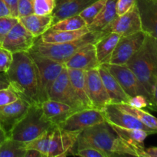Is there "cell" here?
I'll use <instances>...</instances> for the list:
<instances>
[{
	"instance_id": "44dd1931",
	"label": "cell",
	"mask_w": 157,
	"mask_h": 157,
	"mask_svg": "<svg viewBox=\"0 0 157 157\" xmlns=\"http://www.w3.org/2000/svg\"><path fill=\"white\" fill-rule=\"evenodd\" d=\"M95 1L97 0H56V6L52 14V24L66 17L79 15Z\"/></svg>"
},
{
	"instance_id": "9c48e42d",
	"label": "cell",
	"mask_w": 157,
	"mask_h": 157,
	"mask_svg": "<svg viewBox=\"0 0 157 157\" xmlns=\"http://www.w3.org/2000/svg\"><path fill=\"white\" fill-rule=\"evenodd\" d=\"M81 131H68L55 125L52 130L48 157H64L75 155L78 135Z\"/></svg>"
},
{
	"instance_id": "60d3db41",
	"label": "cell",
	"mask_w": 157,
	"mask_h": 157,
	"mask_svg": "<svg viewBox=\"0 0 157 157\" xmlns=\"http://www.w3.org/2000/svg\"><path fill=\"white\" fill-rule=\"evenodd\" d=\"M10 11L11 15L15 18H18V12H17V4L18 0H2Z\"/></svg>"
},
{
	"instance_id": "ffe728a7",
	"label": "cell",
	"mask_w": 157,
	"mask_h": 157,
	"mask_svg": "<svg viewBox=\"0 0 157 157\" xmlns=\"http://www.w3.org/2000/svg\"><path fill=\"white\" fill-rule=\"evenodd\" d=\"M98 68L106 90L110 98L111 104H127L130 97L124 91L116 78L104 66L99 65Z\"/></svg>"
},
{
	"instance_id": "603a6c76",
	"label": "cell",
	"mask_w": 157,
	"mask_h": 157,
	"mask_svg": "<svg viewBox=\"0 0 157 157\" xmlns=\"http://www.w3.org/2000/svg\"><path fill=\"white\" fill-rule=\"evenodd\" d=\"M121 35L115 32H103V35L94 42L97 58L99 64H107L119 41Z\"/></svg>"
},
{
	"instance_id": "7c38bea8",
	"label": "cell",
	"mask_w": 157,
	"mask_h": 157,
	"mask_svg": "<svg viewBox=\"0 0 157 157\" xmlns=\"http://www.w3.org/2000/svg\"><path fill=\"white\" fill-rule=\"evenodd\" d=\"M98 67L85 71V82L87 95L94 108L102 110L111 104Z\"/></svg>"
},
{
	"instance_id": "484cf974",
	"label": "cell",
	"mask_w": 157,
	"mask_h": 157,
	"mask_svg": "<svg viewBox=\"0 0 157 157\" xmlns=\"http://www.w3.org/2000/svg\"><path fill=\"white\" fill-rule=\"evenodd\" d=\"M87 27L74 31H54L48 30L38 38L44 43H61L75 41L90 32Z\"/></svg>"
},
{
	"instance_id": "e0dca14e",
	"label": "cell",
	"mask_w": 157,
	"mask_h": 157,
	"mask_svg": "<svg viewBox=\"0 0 157 157\" xmlns=\"http://www.w3.org/2000/svg\"><path fill=\"white\" fill-rule=\"evenodd\" d=\"M94 43H90L75 54L65 64L67 68L87 71L95 68L100 65L98 61Z\"/></svg>"
},
{
	"instance_id": "d6986e66",
	"label": "cell",
	"mask_w": 157,
	"mask_h": 157,
	"mask_svg": "<svg viewBox=\"0 0 157 157\" xmlns=\"http://www.w3.org/2000/svg\"><path fill=\"white\" fill-rule=\"evenodd\" d=\"M112 128L115 130L117 133L124 140L127 144L133 147L137 153L139 157H145L144 155V141L148 136L154 134L153 133L140 129H130L117 127V126L110 124Z\"/></svg>"
},
{
	"instance_id": "2e32d148",
	"label": "cell",
	"mask_w": 157,
	"mask_h": 157,
	"mask_svg": "<svg viewBox=\"0 0 157 157\" xmlns=\"http://www.w3.org/2000/svg\"><path fill=\"white\" fill-rule=\"evenodd\" d=\"M30 105L29 102L19 98L11 104L0 106V123L8 136L14 126L25 114Z\"/></svg>"
},
{
	"instance_id": "7dc6e473",
	"label": "cell",
	"mask_w": 157,
	"mask_h": 157,
	"mask_svg": "<svg viewBox=\"0 0 157 157\" xmlns=\"http://www.w3.org/2000/svg\"><path fill=\"white\" fill-rule=\"evenodd\" d=\"M151 1H153V2H154L157 3V0H151Z\"/></svg>"
},
{
	"instance_id": "8992f818",
	"label": "cell",
	"mask_w": 157,
	"mask_h": 157,
	"mask_svg": "<svg viewBox=\"0 0 157 157\" xmlns=\"http://www.w3.org/2000/svg\"><path fill=\"white\" fill-rule=\"evenodd\" d=\"M37 68L38 100L41 104L48 99L50 87L64 67V64L39 55L33 51L29 52Z\"/></svg>"
},
{
	"instance_id": "e575fe53",
	"label": "cell",
	"mask_w": 157,
	"mask_h": 157,
	"mask_svg": "<svg viewBox=\"0 0 157 157\" xmlns=\"http://www.w3.org/2000/svg\"><path fill=\"white\" fill-rule=\"evenodd\" d=\"M13 54L0 46V73H6L12 64Z\"/></svg>"
},
{
	"instance_id": "f546056e",
	"label": "cell",
	"mask_w": 157,
	"mask_h": 157,
	"mask_svg": "<svg viewBox=\"0 0 157 157\" xmlns=\"http://www.w3.org/2000/svg\"><path fill=\"white\" fill-rule=\"evenodd\" d=\"M87 27L84 20L79 15L66 17L52 25L50 30L54 31H74Z\"/></svg>"
},
{
	"instance_id": "f35d334b",
	"label": "cell",
	"mask_w": 157,
	"mask_h": 157,
	"mask_svg": "<svg viewBox=\"0 0 157 157\" xmlns=\"http://www.w3.org/2000/svg\"><path fill=\"white\" fill-rule=\"evenodd\" d=\"M136 4V0H117V15H124L131 10Z\"/></svg>"
},
{
	"instance_id": "5bb4252c",
	"label": "cell",
	"mask_w": 157,
	"mask_h": 157,
	"mask_svg": "<svg viewBox=\"0 0 157 157\" xmlns=\"http://www.w3.org/2000/svg\"><path fill=\"white\" fill-rule=\"evenodd\" d=\"M140 31H142V24L139 10L136 4L128 12L115 18L101 32H115L121 36H125Z\"/></svg>"
},
{
	"instance_id": "83f0119b",
	"label": "cell",
	"mask_w": 157,
	"mask_h": 157,
	"mask_svg": "<svg viewBox=\"0 0 157 157\" xmlns=\"http://www.w3.org/2000/svg\"><path fill=\"white\" fill-rule=\"evenodd\" d=\"M116 106L117 108L121 109L123 111H125L128 113L129 114L132 115L133 117L137 119L143 124H145L149 128L152 129L153 130H157V120L153 115L150 113L149 112L145 111L143 109L136 108V107H132L126 103L122 104H113Z\"/></svg>"
},
{
	"instance_id": "3957f363",
	"label": "cell",
	"mask_w": 157,
	"mask_h": 157,
	"mask_svg": "<svg viewBox=\"0 0 157 157\" xmlns=\"http://www.w3.org/2000/svg\"><path fill=\"white\" fill-rule=\"evenodd\" d=\"M6 74L9 87L19 98L30 104H40L37 68L29 52L14 53L12 64Z\"/></svg>"
},
{
	"instance_id": "7402d4cb",
	"label": "cell",
	"mask_w": 157,
	"mask_h": 157,
	"mask_svg": "<svg viewBox=\"0 0 157 157\" xmlns=\"http://www.w3.org/2000/svg\"><path fill=\"white\" fill-rule=\"evenodd\" d=\"M43 113L48 121L55 125H58L76 110L62 102L47 99L40 104Z\"/></svg>"
},
{
	"instance_id": "b9f144b4",
	"label": "cell",
	"mask_w": 157,
	"mask_h": 157,
	"mask_svg": "<svg viewBox=\"0 0 157 157\" xmlns=\"http://www.w3.org/2000/svg\"><path fill=\"white\" fill-rule=\"evenodd\" d=\"M5 16H12V15L6 3L2 0H0V17Z\"/></svg>"
},
{
	"instance_id": "8d00e7d4",
	"label": "cell",
	"mask_w": 157,
	"mask_h": 157,
	"mask_svg": "<svg viewBox=\"0 0 157 157\" xmlns=\"http://www.w3.org/2000/svg\"><path fill=\"white\" fill-rule=\"evenodd\" d=\"M75 156L81 157H108L107 153L94 147H84L76 150Z\"/></svg>"
},
{
	"instance_id": "4316f807",
	"label": "cell",
	"mask_w": 157,
	"mask_h": 157,
	"mask_svg": "<svg viewBox=\"0 0 157 157\" xmlns=\"http://www.w3.org/2000/svg\"><path fill=\"white\" fill-rule=\"evenodd\" d=\"M117 0H107L105 5L99 15L95 18L90 25L87 26L90 32H101L104 30L115 18L117 15Z\"/></svg>"
},
{
	"instance_id": "7bdbcfd3",
	"label": "cell",
	"mask_w": 157,
	"mask_h": 157,
	"mask_svg": "<svg viewBox=\"0 0 157 157\" xmlns=\"http://www.w3.org/2000/svg\"><path fill=\"white\" fill-rule=\"evenodd\" d=\"M24 157H45L41 152L34 149H27Z\"/></svg>"
},
{
	"instance_id": "74e56055",
	"label": "cell",
	"mask_w": 157,
	"mask_h": 157,
	"mask_svg": "<svg viewBox=\"0 0 157 157\" xmlns=\"http://www.w3.org/2000/svg\"><path fill=\"white\" fill-rule=\"evenodd\" d=\"M17 12H18V18H22L33 13L32 0H18Z\"/></svg>"
},
{
	"instance_id": "836d02e7",
	"label": "cell",
	"mask_w": 157,
	"mask_h": 157,
	"mask_svg": "<svg viewBox=\"0 0 157 157\" xmlns=\"http://www.w3.org/2000/svg\"><path fill=\"white\" fill-rule=\"evenodd\" d=\"M18 21V18L13 16L0 17V45L6 35Z\"/></svg>"
},
{
	"instance_id": "ba28073f",
	"label": "cell",
	"mask_w": 157,
	"mask_h": 157,
	"mask_svg": "<svg viewBox=\"0 0 157 157\" xmlns=\"http://www.w3.org/2000/svg\"><path fill=\"white\" fill-rule=\"evenodd\" d=\"M104 66L119 82L124 91L130 97L136 95H144L150 101V97L147 90L140 81L135 74L127 65H118V64H103Z\"/></svg>"
},
{
	"instance_id": "30bf717a",
	"label": "cell",
	"mask_w": 157,
	"mask_h": 157,
	"mask_svg": "<svg viewBox=\"0 0 157 157\" xmlns=\"http://www.w3.org/2000/svg\"><path fill=\"white\" fill-rule=\"evenodd\" d=\"M104 121L105 118L101 110L84 108L74 112L58 126L68 131H81Z\"/></svg>"
},
{
	"instance_id": "277c9868",
	"label": "cell",
	"mask_w": 157,
	"mask_h": 157,
	"mask_svg": "<svg viewBox=\"0 0 157 157\" xmlns=\"http://www.w3.org/2000/svg\"><path fill=\"white\" fill-rule=\"evenodd\" d=\"M102 35L103 32H90L75 41L61 43H44L37 38L31 50L64 64L80 49L94 43Z\"/></svg>"
},
{
	"instance_id": "7a4b0ae2",
	"label": "cell",
	"mask_w": 157,
	"mask_h": 157,
	"mask_svg": "<svg viewBox=\"0 0 157 157\" xmlns=\"http://www.w3.org/2000/svg\"><path fill=\"white\" fill-rule=\"evenodd\" d=\"M126 65L135 74L150 97V107L156 108L157 38L147 34L139 50Z\"/></svg>"
},
{
	"instance_id": "d6a6232c",
	"label": "cell",
	"mask_w": 157,
	"mask_h": 157,
	"mask_svg": "<svg viewBox=\"0 0 157 157\" xmlns=\"http://www.w3.org/2000/svg\"><path fill=\"white\" fill-rule=\"evenodd\" d=\"M33 13L39 15H52L56 6V0H32Z\"/></svg>"
},
{
	"instance_id": "5b68a950",
	"label": "cell",
	"mask_w": 157,
	"mask_h": 157,
	"mask_svg": "<svg viewBox=\"0 0 157 157\" xmlns=\"http://www.w3.org/2000/svg\"><path fill=\"white\" fill-rule=\"evenodd\" d=\"M55 126L44 116L40 104H31L25 114L12 129L9 137L27 143Z\"/></svg>"
},
{
	"instance_id": "d4e9b609",
	"label": "cell",
	"mask_w": 157,
	"mask_h": 157,
	"mask_svg": "<svg viewBox=\"0 0 157 157\" xmlns=\"http://www.w3.org/2000/svg\"><path fill=\"white\" fill-rule=\"evenodd\" d=\"M67 69L71 83L83 107L84 108H94L87 95L85 82V71L67 67Z\"/></svg>"
},
{
	"instance_id": "4dcf8cb0",
	"label": "cell",
	"mask_w": 157,
	"mask_h": 157,
	"mask_svg": "<svg viewBox=\"0 0 157 157\" xmlns=\"http://www.w3.org/2000/svg\"><path fill=\"white\" fill-rule=\"evenodd\" d=\"M52 130H53V128L44 132L32 140L26 143V150L27 149H34V150L41 152L45 157H48Z\"/></svg>"
},
{
	"instance_id": "ab89813d",
	"label": "cell",
	"mask_w": 157,
	"mask_h": 157,
	"mask_svg": "<svg viewBox=\"0 0 157 157\" xmlns=\"http://www.w3.org/2000/svg\"><path fill=\"white\" fill-rule=\"evenodd\" d=\"M127 104L132 107H136V108H145V107L150 106V102L149 100L147 99V97L144 95H136V96L130 97Z\"/></svg>"
},
{
	"instance_id": "4fadbf2b",
	"label": "cell",
	"mask_w": 157,
	"mask_h": 157,
	"mask_svg": "<svg viewBox=\"0 0 157 157\" xmlns=\"http://www.w3.org/2000/svg\"><path fill=\"white\" fill-rule=\"evenodd\" d=\"M36 39L18 21L6 35L0 46L9 50L12 54L29 52L33 47Z\"/></svg>"
},
{
	"instance_id": "52a82bcc",
	"label": "cell",
	"mask_w": 157,
	"mask_h": 157,
	"mask_svg": "<svg viewBox=\"0 0 157 157\" xmlns=\"http://www.w3.org/2000/svg\"><path fill=\"white\" fill-rule=\"evenodd\" d=\"M48 98L67 104L76 111L84 109L75 94L69 79L67 69L64 65L61 73L51 86Z\"/></svg>"
},
{
	"instance_id": "1f68e13d",
	"label": "cell",
	"mask_w": 157,
	"mask_h": 157,
	"mask_svg": "<svg viewBox=\"0 0 157 157\" xmlns=\"http://www.w3.org/2000/svg\"><path fill=\"white\" fill-rule=\"evenodd\" d=\"M106 1L107 0H97L87 8H85L82 12H80L79 15L84 20L87 26L90 25L92 21L95 19V18L99 15L105 5Z\"/></svg>"
},
{
	"instance_id": "8fae6325",
	"label": "cell",
	"mask_w": 157,
	"mask_h": 157,
	"mask_svg": "<svg viewBox=\"0 0 157 157\" xmlns=\"http://www.w3.org/2000/svg\"><path fill=\"white\" fill-rule=\"evenodd\" d=\"M146 35L143 31L125 36H121L111 58L110 64L126 65L130 58L139 50L144 41Z\"/></svg>"
},
{
	"instance_id": "cb8c5ba5",
	"label": "cell",
	"mask_w": 157,
	"mask_h": 157,
	"mask_svg": "<svg viewBox=\"0 0 157 157\" xmlns=\"http://www.w3.org/2000/svg\"><path fill=\"white\" fill-rule=\"evenodd\" d=\"M18 21L36 38L47 32L53 23L52 15H39L35 13L18 18Z\"/></svg>"
},
{
	"instance_id": "bcb514c9",
	"label": "cell",
	"mask_w": 157,
	"mask_h": 157,
	"mask_svg": "<svg viewBox=\"0 0 157 157\" xmlns=\"http://www.w3.org/2000/svg\"><path fill=\"white\" fill-rule=\"evenodd\" d=\"M8 137H9V136H8V134L6 133V132L5 131L4 128H3L1 123H0V144H1L2 142H3L6 139H7Z\"/></svg>"
},
{
	"instance_id": "ac0fdd59",
	"label": "cell",
	"mask_w": 157,
	"mask_h": 157,
	"mask_svg": "<svg viewBox=\"0 0 157 157\" xmlns=\"http://www.w3.org/2000/svg\"><path fill=\"white\" fill-rule=\"evenodd\" d=\"M156 6L157 3L151 0H136V6L142 24V31L155 38H157Z\"/></svg>"
},
{
	"instance_id": "6da1fadb",
	"label": "cell",
	"mask_w": 157,
	"mask_h": 157,
	"mask_svg": "<svg viewBox=\"0 0 157 157\" xmlns=\"http://www.w3.org/2000/svg\"><path fill=\"white\" fill-rule=\"evenodd\" d=\"M94 147L107 153L108 157L137 156V152L115 132L111 126L104 122L81 130L78 135L76 150Z\"/></svg>"
},
{
	"instance_id": "f6af8a7d",
	"label": "cell",
	"mask_w": 157,
	"mask_h": 157,
	"mask_svg": "<svg viewBox=\"0 0 157 157\" xmlns=\"http://www.w3.org/2000/svg\"><path fill=\"white\" fill-rule=\"evenodd\" d=\"M9 87V82L6 73H0V89Z\"/></svg>"
},
{
	"instance_id": "ee69618b",
	"label": "cell",
	"mask_w": 157,
	"mask_h": 157,
	"mask_svg": "<svg viewBox=\"0 0 157 157\" xmlns=\"http://www.w3.org/2000/svg\"><path fill=\"white\" fill-rule=\"evenodd\" d=\"M145 157H157V148L156 147L144 148Z\"/></svg>"
},
{
	"instance_id": "9a60e30c",
	"label": "cell",
	"mask_w": 157,
	"mask_h": 157,
	"mask_svg": "<svg viewBox=\"0 0 157 157\" xmlns=\"http://www.w3.org/2000/svg\"><path fill=\"white\" fill-rule=\"evenodd\" d=\"M101 110L105 118L106 122L112 125L124 127V128L140 129V130L152 132L154 134L157 131L149 128L147 126L133 117L132 115L129 114L127 112L123 111L112 104L104 107Z\"/></svg>"
},
{
	"instance_id": "d590c367",
	"label": "cell",
	"mask_w": 157,
	"mask_h": 157,
	"mask_svg": "<svg viewBox=\"0 0 157 157\" xmlns=\"http://www.w3.org/2000/svg\"><path fill=\"white\" fill-rule=\"evenodd\" d=\"M19 98L16 93L11 87L0 89V106L6 105L17 101Z\"/></svg>"
},
{
	"instance_id": "f1b7e54d",
	"label": "cell",
	"mask_w": 157,
	"mask_h": 157,
	"mask_svg": "<svg viewBox=\"0 0 157 157\" xmlns=\"http://www.w3.org/2000/svg\"><path fill=\"white\" fill-rule=\"evenodd\" d=\"M26 143L8 137L0 144V157H24Z\"/></svg>"
}]
</instances>
